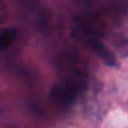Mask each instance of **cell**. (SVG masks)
<instances>
[{
	"mask_svg": "<svg viewBox=\"0 0 128 128\" xmlns=\"http://www.w3.org/2000/svg\"><path fill=\"white\" fill-rule=\"evenodd\" d=\"M78 96V86L73 82H60L54 84L51 91V98L56 104L68 106Z\"/></svg>",
	"mask_w": 128,
	"mask_h": 128,
	"instance_id": "obj_1",
	"label": "cell"
},
{
	"mask_svg": "<svg viewBox=\"0 0 128 128\" xmlns=\"http://www.w3.org/2000/svg\"><path fill=\"white\" fill-rule=\"evenodd\" d=\"M90 47L93 52L96 53V55L102 60V62L109 66H117V60H116L115 54L111 51H109L104 44L99 42H91Z\"/></svg>",
	"mask_w": 128,
	"mask_h": 128,
	"instance_id": "obj_2",
	"label": "cell"
},
{
	"mask_svg": "<svg viewBox=\"0 0 128 128\" xmlns=\"http://www.w3.org/2000/svg\"><path fill=\"white\" fill-rule=\"evenodd\" d=\"M18 32L15 27L0 28V51H6L17 38Z\"/></svg>",
	"mask_w": 128,
	"mask_h": 128,
	"instance_id": "obj_3",
	"label": "cell"
},
{
	"mask_svg": "<svg viewBox=\"0 0 128 128\" xmlns=\"http://www.w3.org/2000/svg\"><path fill=\"white\" fill-rule=\"evenodd\" d=\"M117 51L122 58H128V40H124L117 44Z\"/></svg>",
	"mask_w": 128,
	"mask_h": 128,
	"instance_id": "obj_4",
	"label": "cell"
},
{
	"mask_svg": "<svg viewBox=\"0 0 128 128\" xmlns=\"http://www.w3.org/2000/svg\"><path fill=\"white\" fill-rule=\"evenodd\" d=\"M6 16H7V8H6V4H4V1L0 0V24L6 19Z\"/></svg>",
	"mask_w": 128,
	"mask_h": 128,
	"instance_id": "obj_5",
	"label": "cell"
}]
</instances>
